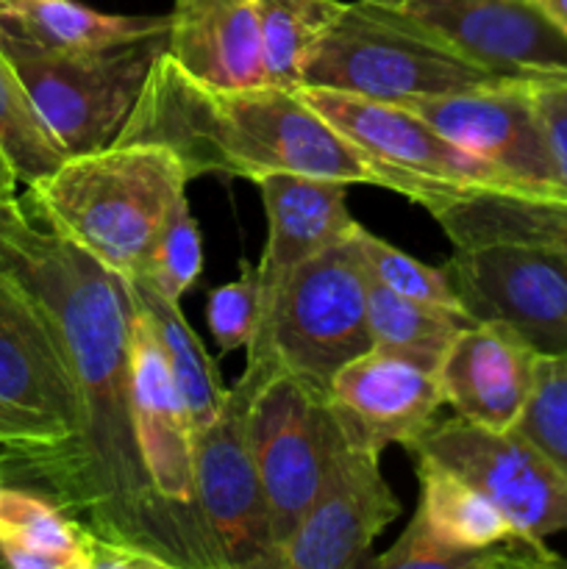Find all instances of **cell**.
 Segmentation results:
<instances>
[{
  "label": "cell",
  "instance_id": "1f68e13d",
  "mask_svg": "<svg viewBox=\"0 0 567 569\" xmlns=\"http://www.w3.org/2000/svg\"><path fill=\"white\" fill-rule=\"evenodd\" d=\"M261 315L259 264L242 261L239 276L222 287L211 289L206 300V322L222 353L248 350L253 342Z\"/></svg>",
  "mask_w": 567,
  "mask_h": 569
},
{
  "label": "cell",
  "instance_id": "4dcf8cb0",
  "mask_svg": "<svg viewBox=\"0 0 567 569\" xmlns=\"http://www.w3.org/2000/svg\"><path fill=\"white\" fill-rule=\"evenodd\" d=\"M200 272H203V237L189 209V200L181 198L167 217L139 281L150 283L156 292L181 303L183 295L198 283Z\"/></svg>",
  "mask_w": 567,
  "mask_h": 569
},
{
  "label": "cell",
  "instance_id": "f546056e",
  "mask_svg": "<svg viewBox=\"0 0 567 569\" xmlns=\"http://www.w3.org/2000/svg\"><path fill=\"white\" fill-rule=\"evenodd\" d=\"M511 431L528 439L567 483V356H539L531 398Z\"/></svg>",
  "mask_w": 567,
  "mask_h": 569
},
{
  "label": "cell",
  "instance_id": "7402d4cb",
  "mask_svg": "<svg viewBox=\"0 0 567 569\" xmlns=\"http://www.w3.org/2000/svg\"><path fill=\"white\" fill-rule=\"evenodd\" d=\"M0 28L50 50L94 53L167 33L170 14H106L78 0H0Z\"/></svg>",
  "mask_w": 567,
  "mask_h": 569
},
{
  "label": "cell",
  "instance_id": "d4e9b609",
  "mask_svg": "<svg viewBox=\"0 0 567 569\" xmlns=\"http://www.w3.org/2000/svg\"><path fill=\"white\" fill-rule=\"evenodd\" d=\"M415 461L420 478V506L415 515L437 542L454 550H481L517 537L498 506L472 483L426 456H415Z\"/></svg>",
  "mask_w": 567,
  "mask_h": 569
},
{
  "label": "cell",
  "instance_id": "4316f807",
  "mask_svg": "<svg viewBox=\"0 0 567 569\" xmlns=\"http://www.w3.org/2000/svg\"><path fill=\"white\" fill-rule=\"evenodd\" d=\"M372 567L381 569H498V567H520V569H543V567H559L565 559L545 548L543 539L517 537L506 539V542L493 545V548L481 550H450L442 542L431 537L422 526L420 517H411L409 526L404 528L392 548L384 550L378 559L370 561Z\"/></svg>",
  "mask_w": 567,
  "mask_h": 569
},
{
  "label": "cell",
  "instance_id": "cb8c5ba5",
  "mask_svg": "<svg viewBox=\"0 0 567 569\" xmlns=\"http://www.w3.org/2000/svg\"><path fill=\"white\" fill-rule=\"evenodd\" d=\"M128 289H131L133 306L139 309V315L148 320L150 331H153L156 342H159L161 353H165L167 367H170L172 378H176L178 389H181L192 431H203L206 426L217 420L228 395V389L220 381V370H217L215 359H211L209 350L203 348L200 337L195 333V328L183 317L178 300L165 298V295L156 292L150 283L139 281V278L128 281Z\"/></svg>",
  "mask_w": 567,
  "mask_h": 569
},
{
  "label": "cell",
  "instance_id": "74e56055",
  "mask_svg": "<svg viewBox=\"0 0 567 569\" xmlns=\"http://www.w3.org/2000/svg\"><path fill=\"white\" fill-rule=\"evenodd\" d=\"M0 489H3V487H0Z\"/></svg>",
  "mask_w": 567,
  "mask_h": 569
},
{
  "label": "cell",
  "instance_id": "ba28073f",
  "mask_svg": "<svg viewBox=\"0 0 567 569\" xmlns=\"http://www.w3.org/2000/svg\"><path fill=\"white\" fill-rule=\"evenodd\" d=\"M278 361H248L211 426L195 433V489L226 569H281L265 489L248 442V409Z\"/></svg>",
  "mask_w": 567,
  "mask_h": 569
},
{
  "label": "cell",
  "instance_id": "d6986e66",
  "mask_svg": "<svg viewBox=\"0 0 567 569\" xmlns=\"http://www.w3.org/2000/svg\"><path fill=\"white\" fill-rule=\"evenodd\" d=\"M267 211V244L261 250V315H270L278 292L300 264L348 237L356 228L350 217V183L300 172H267L256 181Z\"/></svg>",
  "mask_w": 567,
  "mask_h": 569
},
{
  "label": "cell",
  "instance_id": "603a6c76",
  "mask_svg": "<svg viewBox=\"0 0 567 569\" xmlns=\"http://www.w3.org/2000/svg\"><path fill=\"white\" fill-rule=\"evenodd\" d=\"M94 542L48 495L0 489V545L11 569H92Z\"/></svg>",
  "mask_w": 567,
  "mask_h": 569
},
{
  "label": "cell",
  "instance_id": "e575fe53",
  "mask_svg": "<svg viewBox=\"0 0 567 569\" xmlns=\"http://www.w3.org/2000/svg\"><path fill=\"white\" fill-rule=\"evenodd\" d=\"M537 3L567 31V0H537Z\"/></svg>",
  "mask_w": 567,
  "mask_h": 569
},
{
  "label": "cell",
  "instance_id": "5bb4252c",
  "mask_svg": "<svg viewBox=\"0 0 567 569\" xmlns=\"http://www.w3.org/2000/svg\"><path fill=\"white\" fill-rule=\"evenodd\" d=\"M372 450L339 433L304 520L281 548V569H354L400 515Z\"/></svg>",
  "mask_w": 567,
  "mask_h": 569
},
{
  "label": "cell",
  "instance_id": "d6a6232c",
  "mask_svg": "<svg viewBox=\"0 0 567 569\" xmlns=\"http://www.w3.org/2000/svg\"><path fill=\"white\" fill-rule=\"evenodd\" d=\"M531 92L559 178V194H567V81L534 83Z\"/></svg>",
  "mask_w": 567,
  "mask_h": 569
},
{
  "label": "cell",
  "instance_id": "52a82bcc",
  "mask_svg": "<svg viewBox=\"0 0 567 569\" xmlns=\"http://www.w3.org/2000/svg\"><path fill=\"white\" fill-rule=\"evenodd\" d=\"M339 433L326 389L281 365L261 378L248 409V442L278 553L309 511Z\"/></svg>",
  "mask_w": 567,
  "mask_h": 569
},
{
  "label": "cell",
  "instance_id": "ac0fdd59",
  "mask_svg": "<svg viewBox=\"0 0 567 569\" xmlns=\"http://www.w3.org/2000/svg\"><path fill=\"white\" fill-rule=\"evenodd\" d=\"M539 353L500 320H476L439 365V387L456 417L489 431H511L531 398Z\"/></svg>",
  "mask_w": 567,
  "mask_h": 569
},
{
  "label": "cell",
  "instance_id": "f1b7e54d",
  "mask_svg": "<svg viewBox=\"0 0 567 569\" xmlns=\"http://www.w3.org/2000/svg\"><path fill=\"white\" fill-rule=\"evenodd\" d=\"M354 239L370 281L381 283V287L392 289V292L398 295H406V298L426 300V303H437L445 306V309L467 315V311L461 309V300L459 295H456V287L445 267L422 264L420 259L404 253V250L395 248V244L384 242L381 237L370 233L365 226H359V222H356L354 228Z\"/></svg>",
  "mask_w": 567,
  "mask_h": 569
},
{
  "label": "cell",
  "instance_id": "484cf974",
  "mask_svg": "<svg viewBox=\"0 0 567 569\" xmlns=\"http://www.w3.org/2000/svg\"><path fill=\"white\" fill-rule=\"evenodd\" d=\"M367 317H370L372 348L415 359L431 370H439L461 328L476 322L470 315L406 298L376 281L367 283Z\"/></svg>",
  "mask_w": 567,
  "mask_h": 569
},
{
  "label": "cell",
  "instance_id": "6da1fadb",
  "mask_svg": "<svg viewBox=\"0 0 567 569\" xmlns=\"http://www.w3.org/2000/svg\"><path fill=\"white\" fill-rule=\"evenodd\" d=\"M0 272L48 320L81 406L70 442L6 461L98 539L137 550L159 569H217L145 472L131 383L137 306L126 278L61 237L26 194L0 203Z\"/></svg>",
  "mask_w": 567,
  "mask_h": 569
},
{
  "label": "cell",
  "instance_id": "ffe728a7",
  "mask_svg": "<svg viewBox=\"0 0 567 569\" xmlns=\"http://www.w3.org/2000/svg\"><path fill=\"white\" fill-rule=\"evenodd\" d=\"M417 206H422L439 222L456 248L517 242L567 261V194L437 187Z\"/></svg>",
  "mask_w": 567,
  "mask_h": 569
},
{
  "label": "cell",
  "instance_id": "83f0119b",
  "mask_svg": "<svg viewBox=\"0 0 567 569\" xmlns=\"http://www.w3.org/2000/svg\"><path fill=\"white\" fill-rule=\"evenodd\" d=\"M0 153L9 159L17 181L26 187L48 178L67 159L3 56H0Z\"/></svg>",
  "mask_w": 567,
  "mask_h": 569
},
{
  "label": "cell",
  "instance_id": "7c38bea8",
  "mask_svg": "<svg viewBox=\"0 0 567 569\" xmlns=\"http://www.w3.org/2000/svg\"><path fill=\"white\" fill-rule=\"evenodd\" d=\"M409 453L426 456L472 483L523 537L545 542L567 533V483L517 431H489L459 417L437 420Z\"/></svg>",
  "mask_w": 567,
  "mask_h": 569
},
{
  "label": "cell",
  "instance_id": "9a60e30c",
  "mask_svg": "<svg viewBox=\"0 0 567 569\" xmlns=\"http://www.w3.org/2000/svg\"><path fill=\"white\" fill-rule=\"evenodd\" d=\"M131 383H133V428L139 453L153 492L176 511L178 520L195 539L215 556L217 569H226L222 553L203 520L195 489V431L187 403L165 353L142 315L133 317L131 331Z\"/></svg>",
  "mask_w": 567,
  "mask_h": 569
},
{
  "label": "cell",
  "instance_id": "2e32d148",
  "mask_svg": "<svg viewBox=\"0 0 567 569\" xmlns=\"http://www.w3.org/2000/svg\"><path fill=\"white\" fill-rule=\"evenodd\" d=\"M531 87L534 83H498L415 100L406 109L420 114L461 150L495 167L511 189L559 192V178Z\"/></svg>",
  "mask_w": 567,
  "mask_h": 569
},
{
  "label": "cell",
  "instance_id": "4fadbf2b",
  "mask_svg": "<svg viewBox=\"0 0 567 569\" xmlns=\"http://www.w3.org/2000/svg\"><path fill=\"white\" fill-rule=\"evenodd\" d=\"M472 320H500L539 356H567V261L517 242L456 248L445 264Z\"/></svg>",
  "mask_w": 567,
  "mask_h": 569
},
{
  "label": "cell",
  "instance_id": "8fae6325",
  "mask_svg": "<svg viewBox=\"0 0 567 569\" xmlns=\"http://www.w3.org/2000/svg\"><path fill=\"white\" fill-rule=\"evenodd\" d=\"M381 9L500 81H567V31L537 0H398Z\"/></svg>",
  "mask_w": 567,
  "mask_h": 569
},
{
  "label": "cell",
  "instance_id": "5b68a950",
  "mask_svg": "<svg viewBox=\"0 0 567 569\" xmlns=\"http://www.w3.org/2000/svg\"><path fill=\"white\" fill-rule=\"evenodd\" d=\"M165 50L167 33L111 50L67 53L0 28V56L67 159L109 148L120 139Z\"/></svg>",
  "mask_w": 567,
  "mask_h": 569
},
{
  "label": "cell",
  "instance_id": "8d00e7d4",
  "mask_svg": "<svg viewBox=\"0 0 567 569\" xmlns=\"http://www.w3.org/2000/svg\"><path fill=\"white\" fill-rule=\"evenodd\" d=\"M0 567H9V565H6V553H3V545H0Z\"/></svg>",
  "mask_w": 567,
  "mask_h": 569
},
{
  "label": "cell",
  "instance_id": "3957f363",
  "mask_svg": "<svg viewBox=\"0 0 567 569\" xmlns=\"http://www.w3.org/2000/svg\"><path fill=\"white\" fill-rule=\"evenodd\" d=\"M192 181L183 161L161 144L115 142L70 156L28 187L33 209L126 281L145 272L167 217Z\"/></svg>",
  "mask_w": 567,
  "mask_h": 569
},
{
  "label": "cell",
  "instance_id": "9c48e42d",
  "mask_svg": "<svg viewBox=\"0 0 567 569\" xmlns=\"http://www.w3.org/2000/svg\"><path fill=\"white\" fill-rule=\"evenodd\" d=\"M298 92L370 161L384 189L411 203H420L437 187L511 189L495 167L445 139L406 106L322 87H300Z\"/></svg>",
  "mask_w": 567,
  "mask_h": 569
},
{
  "label": "cell",
  "instance_id": "8992f818",
  "mask_svg": "<svg viewBox=\"0 0 567 569\" xmlns=\"http://www.w3.org/2000/svg\"><path fill=\"white\" fill-rule=\"evenodd\" d=\"M367 283L350 231L289 276L270 315L256 328L248 361H278L328 392L331 378L348 361L372 350Z\"/></svg>",
  "mask_w": 567,
  "mask_h": 569
},
{
  "label": "cell",
  "instance_id": "d590c367",
  "mask_svg": "<svg viewBox=\"0 0 567 569\" xmlns=\"http://www.w3.org/2000/svg\"><path fill=\"white\" fill-rule=\"evenodd\" d=\"M345 3H370V6H389V3H398V0H345Z\"/></svg>",
  "mask_w": 567,
  "mask_h": 569
},
{
  "label": "cell",
  "instance_id": "30bf717a",
  "mask_svg": "<svg viewBox=\"0 0 567 569\" xmlns=\"http://www.w3.org/2000/svg\"><path fill=\"white\" fill-rule=\"evenodd\" d=\"M81 426L76 383L48 320L0 272V448L6 456L70 442Z\"/></svg>",
  "mask_w": 567,
  "mask_h": 569
},
{
  "label": "cell",
  "instance_id": "7a4b0ae2",
  "mask_svg": "<svg viewBox=\"0 0 567 569\" xmlns=\"http://www.w3.org/2000/svg\"><path fill=\"white\" fill-rule=\"evenodd\" d=\"M117 142L161 144L189 176L259 181L267 172L378 183L370 161L334 131L298 89H217L161 53Z\"/></svg>",
  "mask_w": 567,
  "mask_h": 569
},
{
  "label": "cell",
  "instance_id": "836d02e7",
  "mask_svg": "<svg viewBox=\"0 0 567 569\" xmlns=\"http://www.w3.org/2000/svg\"><path fill=\"white\" fill-rule=\"evenodd\" d=\"M14 189H17V172L11 170L9 159L0 153V203H3V200L17 198Z\"/></svg>",
  "mask_w": 567,
  "mask_h": 569
},
{
  "label": "cell",
  "instance_id": "e0dca14e",
  "mask_svg": "<svg viewBox=\"0 0 567 569\" xmlns=\"http://www.w3.org/2000/svg\"><path fill=\"white\" fill-rule=\"evenodd\" d=\"M328 403L348 442L384 453L389 445L415 448L437 426L445 395L437 370L372 348L331 378Z\"/></svg>",
  "mask_w": 567,
  "mask_h": 569
},
{
  "label": "cell",
  "instance_id": "277c9868",
  "mask_svg": "<svg viewBox=\"0 0 567 569\" xmlns=\"http://www.w3.org/2000/svg\"><path fill=\"white\" fill-rule=\"evenodd\" d=\"M498 83L511 81L489 76L370 3H345L300 67V87L337 89L398 106Z\"/></svg>",
  "mask_w": 567,
  "mask_h": 569
},
{
  "label": "cell",
  "instance_id": "44dd1931",
  "mask_svg": "<svg viewBox=\"0 0 567 569\" xmlns=\"http://www.w3.org/2000/svg\"><path fill=\"white\" fill-rule=\"evenodd\" d=\"M167 53L209 87H270L253 0H172Z\"/></svg>",
  "mask_w": 567,
  "mask_h": 569
}]
</instances>
